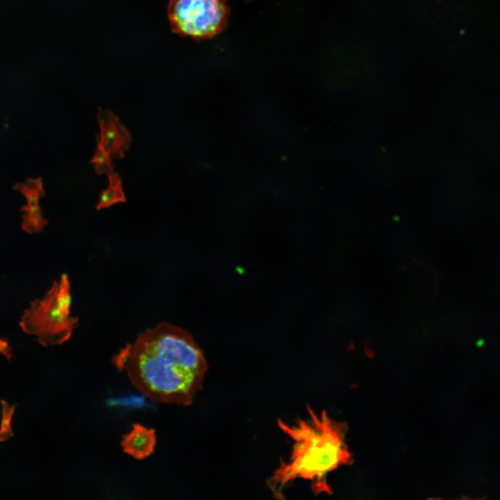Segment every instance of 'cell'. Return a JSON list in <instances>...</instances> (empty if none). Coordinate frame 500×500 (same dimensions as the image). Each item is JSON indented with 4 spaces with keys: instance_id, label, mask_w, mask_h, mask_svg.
<instances>
[{
    "instance_id": "6da1fadb",
    "label": "cell",
    "mask_w": 500,
    "mask_h": 500,
    "mask_svg": "<svg viewBox=\"0 0 500 500\" xmlns=\"http://www.w3.org/2000/svg\"><path fill=\"white\" fill-rule=\"evenodd\" d=\"M133 385L152 401L190 406L208 369L204 354L186 331L168 323L140 333L112 358Z\"/></svg>"
},
{
    "instance_id": "7a4b0ae2",
    "label": "cell",
    "mask_w": 500,
    "mask_h": 500,
    "mask_svg": "<svg viewBox=\"0 0 500 500\" xmlns=\"http://www.w3.org/2000/svg\"><path fill=\"white\" fill-rule=\"evenodd\" d=\"M308 417L288 424L278 419L279 428L292 441L290 456L281 460L267 480L276 499H283L286 486L297 479L311 482L316 493H329L328 475L350 465L353 456L347 442V427L326 411L315 412L308 408Z\"/></svg>"
},
{
    "instance_id": "3957f363",
    "label": "cell",
    "mask_w": 500,
    "mask_h": 500,
    "mask_svg": "<svg viewBox=\"0 0 500 500\" xmlns=\"http://www.w3.org/2000/svg\"><path fill=\"white\" fill-rule=\"evenodd\" d=\"M71 303L70 283L64 274L42 299L31 302L19 325L44 347L61 344L70 338L78 322L69 315Z\"/></svg>"
},
{
    "instance_id": "277c9868",
    "label": "cell",
    "mask_w": 500,
    "mask_h": 500,
    "mask_svg": "<svg viewBox=\"0 0 500 500\" xmlns=\"http://www.w3.org/2000/svg\"><path fill=\"white\" fill-rule=\"evenodd\" d=\"M167 10L172 31L194 40L220 33L230 12L226 0H170Z\"/></svg>"
},
{
    "instance_id": "5b68a950",
    "label": "cell",
    "mask_w": 500,
    "mask_h": 500,
    "mask_svg": "<svg viewBox=\"0 0 500 500\" xmlns=\"http://www.w3.org/2000/svg\"><path fill=\"white\" fill-rule=\"evenodd\" d=\"M97 119L100 127L97 141L111 158L121 159L128 151L131 136L119 118L110 110L99 107Z\"/></svg>"
},
{
    "instance_id": "8992f818",
    "label": "cell",
    "mask_w": 500,
    "mask_h": 500,
    "mask_svg": "<svg viewBox=\"0 0 500 500\" xmlns=\"http://www.w3.org/2000/svg\"><path fill=\"white\" fill-rule=\"evenodd\" d=\"M13 188L21 192L26 201L22 208L23 231L30 234L40 232L47 224L39 204L40 199L44 196L41 178H28L24 183L15 184Z\"/></svg>"
},
{
    "instance_id": "52a82bcc",
    "label": "cell",
    "mask_w": 500,
    "mask_h": 500,
    "mask_svg": "<svg viewBox=\"0 0 500 500\" xmlns=\"http://www.w3.org/2000/svg\"><path fill=\"white\" fill-rule=\"evenodd\" d=\"M156 444L155 430L141 424H134L133 428L123 436L121 445L124 453L137 460L150 456Z\"/></svg>"
},
{
    "instance_id": "ba28073f",
    "label": "cell",
    "mask_w": 500,
    "mask_h": 500,
    "mask_svg": "<svg viewBox=\"0 0 500 500\" xmlns=\"http://www.w3.org/2000/svg\"><path fill=\"white\" fill-rule=\"evenodd\" d=\"M108 176L109 185L100 194L99 202L96 206L97 210L108 208L117 203L126 201L122 188L121 177L115 172Z\"/></svg>"
},
{
    "instance_id": "9c48e42d",
    "label": "cell",
    "mask_w": 500,
    "mask_h": 500,
    "mask_svg": "<svg viewBox=\"0 0 500 500\" xmlns=\"http://www.w3.org/2000/svg\"><path fill=\"white\" fill-rule=\"evenodd\" d=\"M90 162L94 165L95 172L98 175L103 174L108 175L114 173V166L111 160V156L103 149L98 141L97 150Z\"/></svg>"
},
{
    "instance_id": "30bf717a",
    "label": "cell",
    "mask_w": 500,
    "mask_h": 500,
    "mask_svg": "<svg viewBox=\"0 0 500 500\" xmlns=\"http://www.w3.org/2000/svg\"><path fill=\"white\" fill-rule=\"evenodd\" d=\"M1 403L0 442H3L13 436L11 422L16 406H10L4 400H1Z\"/></svg>"
},
{
    "instance_id": "8fae6325",
    "label": "cell",
    "mask_w": 500,
    "mask_h": 500,
    "mask_svg": "<svg viewBox=\"0 0 500 500\" xmlns=\"http://www.w3.org/2000/svg\"><path fill=\"white\" fill-rule=\"evenodd\" d=\"M0 353L3 354L8 360H10L12 357L11 349L8 344L0 339Z\"/></svg>"
}]
</instances>
